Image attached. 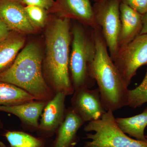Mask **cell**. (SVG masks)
<instances>
[{"mask_svg": "<svg viewBox=\"0 0 147 147\" xmlns=\"http://www.w3.org/2000/svg\"><path fill=\"white\" fill-rule=\"evenodd\" d=\"M70 19L60 17L53 21L46 32V55L42 65L45 82L55 94H73L69 74Z\"/></svg>", "mask_w": 147, "mask_h": 147, "instance_id": "1", "label": "cell"}, {"mask_svg": "<svg viewBox=\"0 0 147 147\" xmlns=\"http://www.w3.org/2000/svg\"><path fill=\"white\" fill-rule=\"evenodd\" d=\"M93 32L96 54L90 72L97 83L105 110L114 112L127 106L128 87L108 53L100 30L93 29Z\"/></svg>", "mask_w": 147, "mask_h": 147, "instance_id": "2", "label": "cell"}, {"mask_svg": "<svg viewBox=\"0 0 147 147\" xmlns=\"http://www.w3.org/2000/svg\"><path fill=\"white\" fill-rule=\"evenodd\" d=\"M34 43L26 46L13 63L0 73V83L12 84L28 92L36 100L48 101L55 94L45 82L42 72V57Z\"/></svg>", "mask_w": 147, "mask_h": 147, "instance_id": "3", "label": "cell"}, {"mask_svg": "<svg viewBox=\"0 0 147 147\" xmlns=\"http://www.w3.org/2000/svg\"><path fill=\"white\" fill-rule=\"evenodd\" d=\"M71 32L69 66L74 91L82 88H91L96 83L90 70L96 54L93 29L88 31L82 25H75Z\"/></svg>", "mask_w": 147, "mask_h": 147, "instance_id": "4", "label": "cell"}, {"mask_svg": "<svg viewBox=\"0 0 147 147\" xmlns=\"http://www.w3.org/2000/svg\"><path fill=\"white\" fill-rule=\"evenodd\" d=\"M84 131H93L86 134L83 147H147V135L145 141L128 137L116 123L113 112L108 111L97 120L92 121L85 125Z\"/></svg>", "mask_w": 147, "mask_h": 147, "instance_id": "5", "label": "cell"}, {"mask_svg": "<svg viewBox=\"0 0 147 147\" xmlns=\"http://www.w3.org/2000/svg\"><path fill=\"white\" fill-rule=\"evenodd\" d=\"M121 2V0H106L95 3L93 6L95 19L100 28L113 61L119 50Z\"/></svg>", "mask_w": 147, "mask_h": 147, "instance_id": "6", "label": "cell"}, {"mask_svg": "<svg viewBox=\"0 0 147 147\" xmlns=\"http://www.w3.org/2000/svg\"><path fill=\"white\" fill-rule=\"evenodd\" d=\"M128 87L141 67L147 65V34H141L119 50L113 60Z\"/></svg>", "mask_w": 147, "mask_h": 147, "instance_id": "7", "label": "cell"}, {"mask_svg": "<svg viewBox=\"0 0 147 147\" xmlns=\"http://www.w3.org/2000/svg\"><path fill=\"white\" fill-rule=\"evenodd\" d=\"M71 108L84 122L97 120L107 112L104 108L98 88H82L75 90Z\"/></svg>", "mask_w": 147, "mask_h": 147, "instance_id": "8", "label": "cell"}, {"mask_svg": "<svg viewBox=\"0 0 147 147\" xmlns=\"http://www.w3.org/2000/svg\"><path fill=\"white\" fill-rule=\"evenodd\" d=\"M64 94L58 92L47 102L41 116L37 133L39 137L50 138L63 122L66 111Z\"/></svg>", "mask_w": 147, "mask_h": 147, "instance_id": "9", "label": "cell"}, {"mask_svg": "<svg viewBox=\"0 0 147 147\" xmlns=\"http://www.w3.org/2000/svg\"><path fill=\"white\" fill-rule=\"evenodd\" d=\"M53 8L60 17L73 18L86 26L100 30L90 0H56Z\"/></svg>", "mask_w": 147, "mask_h": 147, "instance_id": "10", "label": "cell"}, {"mask_svg": "<svg viewBox=\"0 0 147 147\" xmlns=\"http://www.w3.org/2000/svg\"><path fill=\"white\" fill-rule=\"evenodd\" d=\"M24 7L18 0H0V20L10 31L29 33L35 29L29 21Z\"/></svg>", "mask_w": 147, "mask_h": 147, "instance_id": "11", "label": "cell"}, {"mask_svg": "<svg viewBox=\"0 0 147 147\" xmlns=\"http://www.w3.org/2000/svg\"><path fill=\"white\" fill-rule=\"evenodd\" d=\"M48 101L34 100L18 105H0V111L12 114L20 119L24 127L30 131H37L39 119Z\"/></svg>", "mask_w": 147, "mask_h": 147, "instance_id": "12", "label": "cell"}, {"mask_svg": "<svg viewBox=\"0 0 147 147\" xmlns=\"http://www.w3.org/2000/svg\"><path fill=\"white\" fill-rule=\"evenodd\" d=\"M85 123L71 107L67 109L63 122L56 131L51 147H74L79 142L77 135Z\"/></svg>", "mask_w": 147, "mask_h": 147, "instance_id": "13", "label": "cell"}, {"mask_svg": "<svg viewBox=\"0 0 147 147\" xmlns=\"http://www.w3.org/2000/svg\"><path fill=\"white\" fill-rule=\"evenodd\" d=\"M119 9L121 27L118 51L140 35L142 28L143 16L122 2L121 3Z\"/></svg>", "mask_w": 147, "mask_h": 147, "instance_id": "14", "label": "cell"}, {"mask_svg": "<svg viewBox=\"0 0 147 147\" xmlns=\"http://www.w3.org/2000/svg\"><path fill=\"white\" fill-rule=\"evenodd\" d=\"M117 125L126 134L137 140L145 141V129L147 126V107L141 114L127 118H116Z\"/></svg>", "mask_w": 147, "mask_h": 147, "instance_id": "15", "label": "cell"}, {"mask_svg": "<svg viewBox=\"0 0 147 147\" xmlns=\"http://www.w3.org/2000/svg\"><path fill=\"white\" fill-rule=\"evenodd\" d=\"M24 43L23 37L11 33L0 42V73L12 64Z\"/></svg>", "mask_w": 147, "mask_h": 147, "instance_id": "16", "label": "cell"}, {"mask_svg": "<svg viewBox=\"0 0 147 147\" xmlns=\"http://www.w3.org/2000/svg\"><path fill=\"white\" fill-rule=\"evenodd\" d=\"M35 100L34 97L21 88L5 83H0V105H13Z\"/></svg>", "mask_w": 147, "mask_h": 147, "instance_id": "17", "label": "cell"}, {"mask_svg": "<svg viewBox=\"0 0 147 147\" xmlns=\"http://www.w3.org/2000/svg\"><path fill=\"white\" fill-rule=\"evenodd\" d=\"M4 136L11 147H46L45 138L36 137L24 131H9Z\"/></svg>", "mask_w": 147, "mask_h": 147, "instance_id": "18", "label": "cell"}, {"mask_svg": "<svg viewBox=\"0 0 147 147\" xmlns=\"http://www.w3.org/2000/svg\"><path fill=\"white\" fill-rule=\"evenodd\" d=\"M147 102V68L144 78L141 84L133 90H129L127 106L131 108L141 107Z\"/></svg>", "mask_w": 147, "mask_h": 147, "instance_id": "19", "label": "cell"}, {"mask_svg": "<svg viewBox=\"0 0 147 147\" xmlns=\"http://www.w3.org/2000/svg\"><path fill=\"white\" fill-rule=\"evenodd\" d=\"M24 8L29 21L35 29L45 26L47 18V10L34 6H26Z\"/></svg>", "mask_w": 147, "mask_h": 147, "instance_id": "20", "label": "cell"}, {"mask_svg": "<svg viewBox=\"0 0 147 147\" xmlns=\"http://www.w3.org/2000/svg\"><path fill=\"white\" fill-rule=\"evenodd\" d=\"M121 2L127 5L141 15L147 13V0H121Z\"/></svg>", "mask_w": 147, "mask_h": 147, "instance_id": "21", "label": "cell"}, {"mask_svg": "<svg viewBox=\"0 0 147 147\" xmlns=\"http://www.w3.org/2000/svg\"><path fill=\"white\" fill-rule=\"evenodd\" d=\"M19 1L26 6L39 7L47 11L52 9L55 4L54 0H20Z\"/></svg>", "mask_w": 147, "mask_h": 147, "instance_id": "22", "label": "cell"}, {"mask_svg": "<svg viewBox=\"0 0 147 147\" xmlns=\"http://www.w3.org/2000/svg\"><path fill=\"white\" fill-rule=\"evenodd\" d=\"M10 34V30L8 27L0 20V42L6 39Z\"/></svg>", "mask_w": 147, "mask_h": 147, "instance_id": "23", "label": "cell"}, {"mask_svg": "<svg viewBox=\"0 0 147 147\" xmlns=\"http://www.w3.org/2000/svg\"><path fill=\"white\" fill-rule=\"evenodd\" d=\"M147 34V13L142 16V28L140 35Z\"/></svg>", "mask_w": 147, "mask_h": 147, "instance_id": "24", "label": "cell"}, {"mask_svg": "<svg viewBox=\"0 0 147 147\" xmlns=\"http://www.w3.org/2000/svg\"><path fill=\"white\" fill-rule=\"evenodd\" d=\"M0 147H7L6 146L5 144L2 142V141H0Z\"/></svg>", "mask_w": 147, "mask_h": 147, "instance_id": "25", "label": "cell"}, {"mask_svg": "<svg viewBox=\"0 0 147 147\" xmlns=\"http://www.w3.org/2000/svg\"><path fill=\"white\" fill-rule=\"evenodd\" d=\"M106 1V0H94L95 3L100 2L103 1Z\"/></svg>", "mask_w": 147, "mask_h": 147, "instance_id": "26", "label": "cell"}, {"mask_svg": "<svg viewBox=\"0 0 147 147\" xmlns=\"http://www.w3.org/2000/svg\"><path fill=\"white\" fill-rule=\"evenodd\" d=\"M3 123H2L1 121V119H0V129L1 128L3 127Z\"/></svg>", "mask_w": 147, "mask_h": 147, "instance_id": "27", "label": "cell"}, {"mask_svg": "<svg viewBox=\"0 0 147 147\" xmlns=\"http://www.w3.org/2000/svg\"><path fill=\"white\" fill-rule=\"evenodd\" d=\"M18 1H20V0H18Z\"/></svg>", "mask_w": 147, "mask_h": 147, "instance_id": "28", "label": "cell"}]
</instances>
